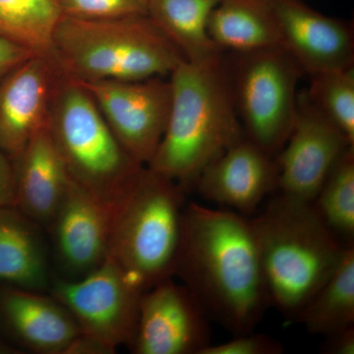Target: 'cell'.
<instances>
[{"label": "cell", "instance_id": "1", "mask_svg": "<svg viewBox=\"0 0 354 354\" xmlns=\"http://www.w3.org/2000/svg\"><path fill=\"white\" fill-rule=\"evenodd\" d=\"M174 278L234 335L253 332L271 307L251 218L232 209L186 205Z\"/></svg>", "mask_w": 354, "mask_h": 354}, {"label": "cell", "instance_id": "2", "mask_svg": "<svg viewBox=\"0 0 354 354\" xmlns=\"http://www.w3.org/2000/svg\"><path fill=\"white\" fill-rule=\"evenodd\" d=\"M169 81V120L147 167L187 192L195 188L203 171L244 132L223 55L201 62L183 59Z\"/></svg>", "mask_w": 354, "mask_h": 354}, {"label": "cell", "instance_id": "3", "mask_svg": "<svg viewBox=\"0 0 354 354\" xmlns=\"http://www.w3.org/2000/svg\"><path fill=\"white\" fill-rule=\"evenodd\" d=\"M250 218L270 304L295 321L335 271L348 244L333 234L312 203L281 193Z\"/></svg>", "mask_w": 354, "mask_h": 354}, {"label": "cell", "instance_id": "4", "mask_svg": "<svg viewBox=\"0 0 354 354\" xmlns=\"http://www.w3.org/2000/svg\"><path fill=\"white\" fill-rule=\"evenodd\" d=\"M50 55L62 74L77 82L169 76L184 59L148 15L62 16L51 37Z\"/></svg>", "mask_w": 354, "mask_h": 354}, {"label": "cell", "instance_id": "5", "mask_svg": "<svg viewBox=\"0 0 354 354\" xmlns=\"http://www.w3.org/2000/svg\"><path fill=\"white\" fill-rule=\"evenodd\" d=\"M46 130L76 185L115 209L146 165L116 138L82 84L62 74Z\"/></svg>", "mask_w": 354, "mask_h": 354}, {"label": "cell", "instance_id": "6", "mask_svg": "<svg viewBox=\"0 0 354 354\" xmlns=\"http://www.w3.org/2000/svg\"><path fill=\"white\" fill-rule=\"evenodd\" d=\"M185 194L174 180L145 167L114 209L109 258L143 292L174 278Z\"/></svg>", "mask_w": 354, "mask_h": 354}, {"label": "cell", "instance_id": "7", "mask_svg": "<svg viewBox=\"0 0 354 354\" xmlns=\"http://www.w3.org/2000/svg\"><path fill=\"white\" fill-rule=\"evenodd\" d=\"M232 55L225 62L244 136L276 158L295 123L304 73L283 48Z\"/></svg>", "mask_w": 354, "mask_h": 354}, {"label": "cell", "instance_id": "8", "mask_svg": "<svg viewBox=\"0 0 354 354\" xmlns=\"http://www.w3.org/2000/svg\"><path fill=\"white\" fill-rule=\"evenodd\" d=\"M48 292L68 310L81 334L113 353L131 344L144 292L111 258L80 279L53 277Z\"/></svg>", "mask_w": 354, "mask_h": 354}, {"label": "cell", "instance_id": "9", "mask_svg": "<svg viewBox=\"0 0 354 354\" xmlns=\"http://www.w3.org/2000/svg\"><path fill=\"white\" fill-rule=\"evenodd\" d=\"M87 90L111 131L140 164L148 165L164 135L171 102V81L79 82Z\"/></svg>", "mask_w": 354, "mask_h": 354}, {"label": "cell", "instance_id": "10", "mask_svg": "<svg viewBox=\"0 0 354 354\" xmlns=\"http://www.w3.org/2000/svg\"><path fill=\"white\" fill-rule=\"evenodd\" d=\"M351 146L306 92L299 93L292 129L276 156L279 193L313 202L335 162Z\"/></svg>", "mask_w": 354, "mask_h": 354}, {"label": "cell", "instance_id": "11", "mask_svg": "<svg viewBox=\"0 0 354 354\" xmlns=\"http://www.w3.org/2000/svg\"><path fill=\"white\" fill-rule=\"evenodd\" d=\"M209 322L185 286L164 279L142 295L129 346L136 354H201L212 344Z\"/></svg>", "mask_w": 354, "mask_h": 354}, {"label": "cell", "instance_id": "12", "mask_svg": "<svg viewBox=\"0 0 354 354\" xmlns=\"http://www.w3.org/2000/svg\"><path fill=\"white\" fill-rule=\"evenodd\" d=\"M113 211L70 179L64 200L48 228L62 272L58 277L80 279L106 262Z\"/></svg>", "mask_w": 354, "mask_h": 354}, {"label": "cell", "instance_id": "13", "mask_svg": "<svg viewBox=\"0 0 354 354\" xmlns=\"http://www.w3.org/2000/svg\"><path fill=\"white\" fill-rule=\"evenodd\" d=\"M281 48L304 75L349 68L354 65L353 28L314 10L302 0H271Z\"/></svg>", "mask_w": 354, "mask_h": 354}, {"label": "cell", "instance_id": "14", "mask_svg": "<svg viewBox=\"0 0 354 354\" xmlns=\"http://www.w3.org/2000/svg\"><path fill=\"white\" fill-rule=\"evenodd\" d=\"M62 74L50 55L37 53L0 81V149L9 158L46 128Z\"/></svg>", "mask_w": 354, "mask_h": 354}, {"label": "cell", "instance_id": "15", "mask_svg": "<svg viewBox=\"0 0 354 354\" xmlns=\"http://www.w3.org/2000/svg\"><path fill=\"white\" fill-rule=\"evenodd\" d=\"M276 158L242 137L203 171L195 189L206 201L241 215H254L278 190Z\"/></svg>", "mask_w": 354, "mask_h": 354}, {"label": "cell", "instance_id": "16", "mask_svg": "<svg viewBox=\"0 0 354 354\" xmlns=\"http://www.w3.org/2000/svg\"><path fill=\"white\" fill-rule=\"evenodd\" d=\"M0 316L16 341L32 353L65 354L81 335L68 310L44 292L6 288L0 293Z\"/></svg>", "mask_w": 354, "mask_h": 354}, {"label": "cell", "instance_id": "17", "mask_svg": "<svg viewBox=\"0 0 354 354\" xmlns=\"http://www.w3.org/2000/svg\"><path fill=\"white\" fill-rule=\"evenodd\" d=\"M11 160L16 208L48 228L64 200L70 177L46 128Z\"/></svg>", "mask_w": 354, "mask_h": 354}, {"label": "cell", "instance_id": "18", "mask_svg": "<svg viewBox=\"0 0 354 354\" xmlns=\"http://www.w3.org/2000/svg\"><path fill=\"white\" fill-rule=\"evenodd\" d=\"M41 228L16 207L0 209V283L37 292L50 290L53 276Z\"/></svg>", "mask_w": 354, "mask_h": 354}, {"label": "cell", "instance_id": "19", "mask_svg": "<svg viewBox=\"0 0 354 354\" xmlns=\"http://www.w3.org/2000/svg\"><path fill=\"white\" fill-rule=\"evenodd\" d=\"M208 32L221 53H248L281 48L271 0H220Z\"/></svg>", "mask_w": 354, "mask_h": 354}, {"label": "cell", "instance_id": "20", "mask_svg": "<svg viewBox=\"0 0 354 354\" xmlns=\"http://www.w3.org/2000/svg\"><path fill=\"white\" fill-rule=\"evenodd\" d=\"M220 0H148L147 15L180 51L184 59L201 62L223 55L212 41L208 25Z\"/></svg>", "mask_w": 354, "mask_h": 354}, {"label": "cell", "instance_id": "21", "mask_svg": "<svg viewBox=\"0 0 354 354\" xmlns=\"http://www.w3.org/2000/svg\"><path fill=\"white\" fill-rule=\"evenodd\" d=\"M295 322L327 337L354 325V245L348 244L332 276L305 304Z\"/></svg>", "mask_w": 354, "mask_h": 354}, {"label": "cell", "instance_id": "22", "mask_svg": "<svg viewBox=\"0 0 354 354\" xmlns=\"http://www.w3.org/2000/svg\"><path fill=\"white\" fill-rule=\"evenodd\" d=\"M60 17L55 0H0V36L50 55L51 37Z\"/></svg>", "mask_w": 354, "mask_h": 354}, {"label": "cell", "instance_id": "23", "mask_svg": "<svg viewBox=\"0 0 354 354\" xmlns=\"http://www.w3.org/2000/svg\"><path fill=\"white\" fill-rule=\"evenodd\" d=\"M312 205L342 243H353L354 146L335 162Z\"/></svg>", "mask_w": 354, "mask_h": 354}, {"label": "cell", "instance_id": "24", "mask_svg": "<svg viewBox=\"0 0 354 354\" xmlns=\"http://www.w3.org/2000/svg\"><path fill=\"white\" fill-rule=\"evenodd\" d=\"M309 78L310 101L354 145V66Z\"/></svg>", "mask_w": 354, "mask_h": 354}, {"label": "cell", "instance_id": "25", "mask_svg": "<svg viewBox=\"0 0 354 354\" xmlns=\"http://www.w3.org/2000/svg\"><path fill=\"white\" fill-rule=\"evenodd\" d=\"M62 16L78 19H109L147 15L148 0H55Z\"/></svg>", "mask_w": 354, "mask_h": 354}, {"label": "cell", "instance_id": "26", "mask_svg": "<svg viewBox=\"0 0 354 354\" xmlns=\"http://www.w3.org/2000/svg\"><path fill=\"white\" fill-rule=\"evenodd\" d=\"M285 348L281 342L253 332L234 335V339L220 344H209L201 354H281Z\"/></svg>", "mask_w": 354, "mask_h": 354}, {"label": "cell", "instance_id": "27", "mask_svg": "<svg viewBox=\"0 0 354 354\" xmlns=\"http://www.w3.org/2000/svg\"><path fill=\"white\" fill-rule=\"evenodd\" d=\"M37 53L24 44L0 36V81Z\"/></svg>", "mask_w": 354, "mask_h": 354}, {"label": "cell", "instance_id": "28", "mask_svg": "<svg viewBox=\"0 0 354 354\" xmlns=\"http://www.w3.org/2000/svg\"><path fill=\"white\" fill-rule=\"evenodd\" d=\"M15 207V176L12 160L0 149V209Z\"/></svg>", "mask_w": 354, "mask_h": 354}, {"label": "cell", "instance_id": "29", "mask_svg": "<svg viewBox=\"0 0 354 354\" xmlns=\"http://www.w3.org/2000/svg\"><path fill=\"white\" fill-rule=\"evenodd\" d=\"M321 353L326 354H354V325L325 337Z\"/></svg>", "mask_w": 354, "mask_h": 354}]
</instances>
